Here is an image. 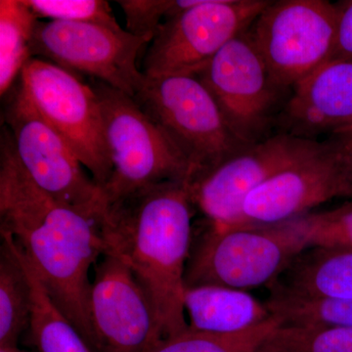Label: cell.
Segmentation results:
<instances>
[{
	"mask_svg": "<svg viewBox=\"0 0 352 352\" xmlns=\"http://www.w3.org/2000/svg\"><path fill=\"white\" fill-rule=\"evenodd\" d=\"M0 232L18 245L53 302L92 349L89 274L105 252L98 219L38 188L6 129L0 146Z\"/></svg>",
	"mask_w": 352,
	"mask_h": 352,
	"instance_id": "1",
	"label": "cell"
},
{
	"mask_svg": "<svg viewBox=\"0 0 352 352\" xmlns=\"http://www.w3.org/2000/svg\"><path fill=\"white\" fill-rule=\"evenodd\" d=\"M194 205L188 182L138 190L106 206L99 219L104 254L122 261L151 298L168 340L188 330L185 271Z\"/></svg>",
	"mask_w": 352,
	"mask_h": 352,
	"instance_id": "2",
	"label": "cell"
},
{
	"mask_svg": "<svg viewBox=\"0 0 352 352\" xmlns=\"http://www.w3.org/2000/svg\"><path fill=\"white\" fill-rule=\"evenodd\" d=\"M307 247L303 215L270 226H210L191 249L185 285L241 291L268 286Z\"/></svg>",
	"mask_w": 352,
	"mask_h": 352,
	"instance_id": "3",
	"label": "cell"
},
{
	"mask_svg": "<svg viewBox=\"0 0 352 352\" xmlns=\"http://www.w3.org/2000/svg\"><path fill=\"white\" fill-rule=\"evenodd\" d=\"M100 102L112 173L103 190L106 206L138 190L168 182H187L191 166L132 97L107 83H90Z\"/></svg>",
	"mask_w": 352,
	"mask_h": 352,
	"instance_id": "4",
	"label": "cell"
},
{
	"mask_svg": "<svg viewBox=\"0 0 352 352\" xmlns=\"http://www.w3.org/2000/svg\"><path fill=\"white\" fill-rule=\"evenodd\" d=\"M132 98L188 161L190 180L250 146L229 126L196 76H146Z\"/></svg>",
	"mask_w": 352,
	"mask_h": 352,
	"instance_id": "5",
	"label": "cell"
},
{
	"mask_svg": "<svg viewBox=\"0 0 352 352\" xmlns=\"http://www.w3.org/2000/svg\"><path fill=\"white\" fill-rule=\"evenodd\" d=\"M7 94L6 127L30 178L55 200L100 219L106 208L101 187L87 175L62 136L39 115L19 80Z\"/></svg>",
	"mask_w": 352,
	"mask_h": 352,
	"instance_id": "6",
	"label": "cell"
},
{
	"mask_svg": "<svg viewBox=\"0 0 352 352\" xmlns=\"http://www.w3.org/2000/svg\"><path fill=\"white\" fill-rule=\"evenodd\" d=\"M270 0H197L164 21L143 60L148 78L196 76L229 41L248 31Z\"/></svg>",
	"mask_w": 352,
	"mask_h": 352,
	"instance_id": "7",
	"label": "cell"
},
{
	"mask_svg": "<svg viewBox=\"0 0 352 352\" xmlns=\"http://www.w3.org/2000/svg\"><path fill=\"white\" fill-rule=\"evenodd\" d=\"M19 82L39 115L62 136L103 188L112 173V163L100 102L91 85L39 58H31L25 64Z\"/></svg>",
	"mask_w": 352,
	"mask_h": 352,
	"instance_id": "8",
	"label": "cell"
},
{
	"mask_svg": "<svg viewBox=\"0 0 352 352\" xmlns=\"http://www.w3.org/2000/svg\"><path fill=\"white\" fill-rule=\"evenodd\" d=\"M338 9L326 0L271 1L251 34L271 78L279 87H295L327 63L335 46Z\"/></svg>",
	"mask_w": 352,
	"mask_h": 352,
	"instance_id": "9",
	"label": "cell"
},
{
	"mask_svg": "<svg viewBox=\"0 0 352 352\" xmlns=\"http://www.w3.org/2000/svg\"><path fill=\"white\" fill-rule=\"evenodd\" d=\"M151 41L126 30L38 19L32 58L46 60L71 73L85 74L134 97L146 78L136 65L138 54Z\"/></svg>",
	"mask_w": 352,
	"mask_h": 352,
	"instance_id": "10",
	"label": "cell"
},
{
	"mask_svg": "<svg viewBox=\"0 0 352 352\" xmlns=\"http://www.w3.org/2000/svg\"><path fill=\"white\" fill-rule=\"evenodd\" d=\"M320 144L312 139L281 134L250 145L190 180L194 208L200 210L210 226H245L243 208L248 196Z\"/></svg>",
	"mask_w": 352,
	"mask_h": 352,
	"instance_id": "11",
	"label": "cell"
},
{
	"mask_svg": "<svg viewBox=\"0 0 352 352\" xmlns=\"http://www.w3.org/2000/svg\"><path fill=\"white\" fill-rule=\"evenodd\" d=\"M336 198H352V142L321 143L245 199L247 224L282 223Z\"/></svg>",
	"mask_w": 352,
	"mask_h": 352,
	"instance_id": "12",
	"label": "cell"
},
{
	"mask_svg": "<svg viewBox=\"0 0 352 352\" xmlns=\"http://www.w3.org/2000/svg\"><path fill=\"white\" fill-rule=\"evenodd\" d=\"M88 315L94 352H151L166 340L147 292L126 264L109 254L95 265Z\"/></svg>",
	"mask_w": 352,
	"mask_h": 352,
	"instance_id": "13",
	"label": "cell"
},
{
	"mask_svg": "<svg viewBox=\"0 0 352 352\" xmlns=\"http://www.w3.org/2000/svg\"><path fill=\"white\" fill-rule=\"evenodd\" d=\"M196 76L238 138L249 145L258 142L280 87L271 78L251 31L229 41Z\"/></svg>",
	"mask_w": 352,
	"mask_h": 352,
	"instance_id": "14",
	"label": "cell"
},
{
	"mask_svg": "<svg viewBox=\"0 0 352 352\" xmlns=\"http://www.w3.org/2000/svg\"><path fill=\"white\" fill-rule=\"evenodd\" d=\"M285 111L292 135L310 139L352 124V61H330L295 85Z\"/></svg>",
	"mask_w": 352,
	"mask_h": 352,
	"instance_id": "15",
	"label": "cell"
},
{
	"mask_svg": "<svg viewBox=\"0 0 352 352\" xmlns=\"http://www.w3.org/2000/svg\"><path fill=\"white\" fill-rule=\"evenodd\" d=\"M268 288L296 298H352V249L309 245Z\"/></svg>",
	"mask_w": 352,
	"mask_h": 352,
	"instance_id": "16",
	"label": "cell"
},
{
	"mask_svg": "<svg viewBox=\"0 0 352 352\" xmlns=\"http://www.w3.org/2000/svg\"><path fill=\"white\" fill-rule=\"evenodd\" d=\"M184 308L189 329L201 332L238 333L273 317L265 303L247 291L224 287L186 288Z\"/></svg>",
	"mask_w": 352,
	"mask_h": 352,
	"instance_id": "17",
	"label": "cell"
},
{
	"mask_svg": "<svg viewBox=\"0 0 352 352\" xmlns=\"http://www.w3.org/2000/svg\"><path fill=\"white\" fill-rule=\"evenodd\" d=\"M0 249V347L18 346L32 319V287L10 236L1 234Z\"/></svg>",
	"mask_w": 352,
	"mask_h": 352,
	"instance_id": "18",
	"label": "cell"
},
{
	"mask_svg": "<svg viewBox=\"0 0 352 352\" xmlns=\"http://www.w3.org/2000/svg\"><path fill=\"white\" fill-rule=\"evenodd\" d=\"M16 244V243H14ZM32 287L30 337L38 352H94L53 302L19 247L16 245Z\"/></svg>",
	"mask_w": 352,
	"mask_h": 352,
	"instance_id": "19",
	"label": "cell"
},
{
	"mask_svg": "<svg viewBox=\"0 0 352 352\" xmlns=\"http://www.w3.org/2000/svg\"><path fill=\"white\" fill-rule=\"evenodd\" d=\"M38 18L24 0L0 1V94L6 96L32 58Z\"/></svg>",
	"mask_w": 352,
	"mask_h": 352,
	"instance_id": "20",
	"label": "cell"
},
{
	"mask_svg": "<svg viewBox=\"0 0 352 352\" xmlns=\"http://www.w3.org/2000/svg\"><path fill=\"white\" fill-rule=\"evenodd\" d=\"M258 352H352V328L316 324H282Z\"/></svg>",
	"mask_w": 352,
	"mask_h": 352,
	"instance_id": "21",
	"label": "cell"
},
{
	"mask_svg": "<svg viewBox=\"0 0 352 352\" xmlns=\"http://www.w3.org/2000/svg\"><path fill=\"white\" fill-rule=\"evenodd\" d=\"M282 325L274 316L256 327L232 333H215L191 329L164 340L151 352H258L273 331Z\"/></svg>",
	"mask_w": 352,
	"mask_h": 352,
	"instance_id": "22",
	"label": "cell"
},
{
	"mask_svg": "<svg viewBox=\"0 0 352 352\" xmlns=\"http://www.w3.org/2000/svg\"><path fill=\"white\" fill-rule=\"evenodd\" d=\"M265 305L282 324L352 328V298H307L270 294Z\"/></svg>",
	"mask_w": 352,
	"mask_h": 352,
	"instance_id": "23",
	"label": "cell"
},
{
	"mask_svg": "<svg viewBox=\"0 0 352 352\" xmlns=\"http://www.w3.org/2000/svg\"><path fill=\"white\" fill-rule=\"evenodd\" d=\"M34 15L41 19L82 23L122 31L113 15L108 1L104 0H24Z\"/></svg>",
	"mask_w": 352,
	"mask_h": 352,
	"instance_id": "24",
	"label": "cell"
},
{
	"mask_svg": "<svg viewBox=\"0 0 352 352\" xmlns=\"http://www.w3.org/2000/svg\"><path fill=\"white\" fill-rule=\"evenodd\" d=\"M126 16V31L138 36H154L164 21L191 8L197 0H119Z\"/></svg>",
	"mask_w": 352,
	"mask_h": 352,
	"instance_id": "25",
	"label": "cell"
},
{
	"mask_svg": "<svg viewBox=\"0 0 352 352\" xmlns=\"http://www.w3.org/2000/svg\"><path fill=\"white\" fill-rule=\"evenodd\" d=\"M303 217L309 245L352 249V205Z\"/></svg>",
	"mask_w": 352,
	"mask_h": 352,
	"instance_id": "26",
	"label": "cell"
},
{
	"mask_svg": "<svg viewBox=\"0 0 352 352\" xmlns=\"http://www.w3.org/2000/svg\"><path fill=\"white\" fill-rule=\"evenodd\" d=\"M338 29L330 61H352V0L336 4Z\"/></svg>",
	"mask_w": 352,
	"mask_h": 352,
	"instance_id": "27",
	"label": "cell"
},
{
	"mask_svg": "<svg viewBox=\"0 0 352 352\" xmlns=\"http://www.w3.org/2000/svg\"><path fill=\"white\" fill-rule=\"evenodd\" d=\"M0 352H34L30 351H25V349H21L18 346H4L0 347ZM38 352V351H36Z\"/></svg>",
	"mask_w": 352,
	"mask_h": 352,
	"instance_id": "28",
	"label": "cell"
}]
</instances>
